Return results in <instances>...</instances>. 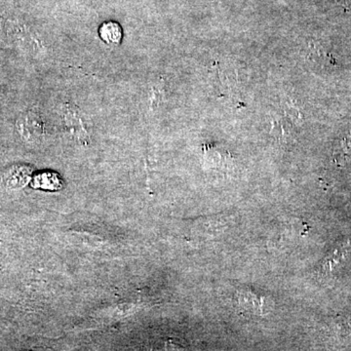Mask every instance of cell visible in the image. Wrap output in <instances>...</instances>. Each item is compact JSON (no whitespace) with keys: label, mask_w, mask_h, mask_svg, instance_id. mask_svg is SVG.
<instances>
[{"label":"cell","mask_w":351,"mask_h":351,"mask_svg":"<svg viewBox=\"0 0 351 351\" xmlns=\"http://www.w3.org/2000/svg\"><path fill=\"white\" fill-rule=\"evenodd\" d=\"M101 38L110 45H119L122 40V29L119 23H104L100 27Z\"/></svg>","instance_id":"obj_1"},{"label":"cell","mask_w":351,"mask_h":351,"mask_svg":"<svg viewBox=\"0 0 351 351\" xmlns=\"http://www.w3.org/2000/svg\"><path fill=\"white\" fill-rule=\"evenodd\" d=\"M263 297H261L258 294L249 290L240 291L237 294V300H239V306L243 307L248 311H260L262 313L263 304Z\"/></svg>","instance_id":"obj_2"},{"label":"cell","mask_w":351,"mask_h":351,"mask_svg":"<svg viewBox=\"0 0 351 351\" xmlns=\"http://www.w3.org/2000/svg\"><path fill=\"white\" fill-rule=\"evenodd\" d=\"M346 252H348V249L345 246L337 249L329 258H326L324 265H323V269L327 270V271L334 269L335 265H338L341 260L346 257Z\"/></svg>","instance_id":"obj_3"}]
</instances>
